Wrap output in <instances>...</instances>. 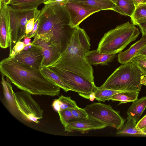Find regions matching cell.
Instances as JSON below:
<instances>
[{
  "label": "cell",
  "mask_w": 146,
  "mask_h": 146,
  "mask_svg": "<svg viewBox=\"0 0 146 146\" xmlns=\"http://www.w3.org/2000/svg\"><path fill=\"white\" fill-rule=\"evenodd\" d=\"M40 68L26 65L9 56L0 62L1 74L21 90L35 95L58 96L60 88L45 76Z\"/></svg>",
  "instance_id": "6da1fadb"
},
{
  "label": "cell",
  "mask_w": 146,
  "mask_h": 146,
  "mask_svg": "<svg viewBox=\"0 0 146 146\" xmlns=\"http://www.w3.org/2000/svg\"><path fill=\"white\" fill-rule=\"evenodd\" d=\"M37 17L39 21L34 37L41 36L48 39L62 54L70 42L74 29L69 25L64 3L45 5Z\"/></svg>",
  "instance_id": "7a4b0ae2"
},
{
  "label": "cell",
  "mask_w": 146,
  "mask_h": 146,
  "mask_svg": "<svg viewBox=\"0 0 146 146\" xmlns=\"http://www.w3.org/2000/svg\"><path fill=\"white\" fill-rule=\"evenodd\" d=\"M90 46V38L87 33L78 26L74 28L66 49L52 66L73 72L94 82L93 70L85 56Z\"/></svg>",
  "instance_id": "3957f363"
},
{
  "label": "cell",
  "mask_w": 146,
  "mask_h": 146,
  "mask_svg": "<svg viewBox=\"0 0 146 146\" xmlns=\"http://www.w3.org/2000/svg\"><path fill=\"white\" fill-rule=\"evenodd\" d=\"M139 34L138 29L127 22L105 33L100 41L97 50L102 53L116 54L135 41Z\"/></svg>",
  "instance_id": "277c9868"
},
{
  "label": "cell",
  "mask_w": 146,
  "mask_h": 146,
  "mask_svg": "<svg viewBox=\"0 0 146 146\" xmlns=\"http://www.w3.org/2000/svg\"><path fill=\"white\" fill-rule=\"evenodd\" d=\"M142 75L137 67L130 62L115 69L100 87L102 88L126 91L140 92Z\"/></svg>",
  "instance_id": "5b68a950"
},
{
  "label": "cell",
  "mask_w": 146,
  "mask_h": 146,
  "mask_svg": "<svg viewBox=\"0 0 146 146\" xmlns=\"http://www.w3.org/2000/svg\"><path fill=\"white\" fill-rule=\"evenodd\" d=\"M9 5L11 29L9 47L10 52L16 43L26 36L25 27L28 21L33 17L37 19L40 10L37 8L29 10H17Z\"/></svg>",
  "instance_id": "8992f818"
},
{
  "label": "cell",
  "mask_w": 146,
  "mask_h": 146,
  "mask_svg": "<svg viewBox=\"0 0 146 146\" xmlns=\"http://www.w3.org/2000/svg\"><path fill=\"white\" fill-rule=\"evenodd\" d=\"M88 116L102 122L107 126L118 130L124 125L125 120L119 112L113 109L110 105L94 102L86 106L84 108Z\"/></svg>",
  "instance_id": "52a82bcc"
},
{
  "label": "cell",
  "mask_w": 146,
  "mask_h": 146,
  "mask_svg": "<svg viewBox=\"0 0 146 146\" xmlns=\"http://www.w3.org/2000/svg\"><path fill=\"white\" fill-rule=\"evenodd\" d=\"M48 68L58 75L72 91L84 98L89 99L90 94L96 89L94 82L77 74L54 66Z\"/></svg>",
  "instance_id": "ba28073f"
},
{
  "label": "cell",
  "mask_w": 146,
  "mask_h": 146,
  "mask_svg": "<svg viewBox=\"0 0 146 146\" xmlns=\"http://www.w3.org/2000/svg\"><path fill=\"white\" fill-rule=\"evenodd\" d=\"M31 94L24 90L14 92L16 106L19 114L25 119L38 124L43 118V110L33 99Z\"/></svg>",
  "instance_id": "9c48e42d"
},
{
  "label": "cell",
  "mask_w": 146,
  "mask_h": 146,
  "mask_svg": "<svg viewBox=\"0 0 146 146\" xmlns=\"http://www.w3.org/2000/svg\"><path fill=\"white\" fill-rule=\"evenodd\" d=\"M69 18V25L72 28L78 26L85 19L92 14L101 11L80 3L67 1L64 3Z\"/></svg>",
  "instance_id": "30bf717a"
},
{
  "label": "cell",
  "mask_w": 146,
  "mask_h": 146,
  "mask_svg": "<svg viewBox=\"0 0 146 146\" xmlns=\"http://www.w3.org/2000/svg\"><path fill=\"white\" fill-rule=\"evenodd\" d=\"M34 37L30 45L37 46L42 48L43 58L41 67L48 68L53 65L60 58L62 54L61 50L44 37L37 36Z\"/></svg>",
  "instance_id": "8fae6325"
},
{
  "label": "cell",
  "mask_w": 146,
  "mask_h": 146,
  "mask_svg": "<svg viewBox=\"0 0 146 146\" xmlns=\"http://www.w3.org/2000/svg\"><path fill=\"white\" fill-rule=\"evenodd\" d=\"M12 58L26 65L40 68L43 55L40 47L31 45V48L27 50L23 49Z\"/></svg>",
  "instance_id": "7c38bea8"
},
{
  "label": "cell",
  "mask_w": 146,
  "mask_h": 146,
  "mask_svg": "<svg viewBox=\"0 0 146 146\" xmlns=\"http://www.w3.org/2000/svg\"><path fill=\"white\" fill-rule=\"evenodd\" d=\"M0 46L3 48L9 47L11 29L9 5H4L0 8Z\"/></svg>",
  "instance_id": "4fadbf2b"
},
{
  "label": "cell",
  "mask_w": 146,
  "mask_h": 146,
  "mask_svg": "<svg viewBox=\"0 0 146 146\" xmlns=\"http://www.w3.org/2000/svg\"><path fill=\"white\" fill-rule=\"evenodd\" d=\"M106 127L102 122L88 116L86 118L69 123L64 129L65 131L69 132L76 131L84 132L92 130L102 129Z\"/></svg>",
  "instance_id": "5bb4252c"
},
{
  "label": "cell",
  "mask_w": 146,
  "mask_h": 146,
  "mask_svg": "<svg viewBox=\"0 0 146 146\" xmlns=\"http://www.w3.org/2000/svg\"><path fill=\"white\" fill-rule=\"evenodd\" d=\"M1 74V84L3 86L5 105L9 112L17 117L19 114L16 106L14 92L13 90L11 81L7 77Z\"/></svg>",
  "instance_id": "9a60e30c"
},
{
  "label": "cell",
  "mask_w": 146,
  "mask_h": 146,
  "mask_svg": "<svg viewBox=\"0 0 146 146\" xmlns=\"http://www.w3.org/2000/svg\"><path fill=\"white\" fill-rule=\"evenodd\" d=\"M146 45V35L142 36L141 39L131 45L125 51L118 54V62L123 64L131 62L137 54L139 51Z\"/></svg>",
  "instance_id": "2e32d148"
},
{
  "label": "cell",
  "mask_w": 146,
  "mask_h": 146,
  "mask_svg": "<svg viewBox=\"0 0 146 146\" xmlns=\"http://www.w3.org/2000/svg\"><path fill=\"white\" fill-rule=\"evenodd\" d=\"M85 56L87 62L91 65L102 66L107 65L113 61L116 56V54L102 53L96 50L88 51Z\"/></svg>",
  "instance_id": "e0dca14e"
},
{
  "label": "cell",
  "mask_w": 146,
  "mask_h": 146,
  "mask_svg": "<svg viewBox=\"0 0 146 146\" xmlns=\"http://www.w3.org/2000/svg\"><path fill=\"white\" fill-rule=\"evenodd\" d=\"M127 120L120 129L118 130L116 134L126 136L146 137L142 130L137 129L136 126L137 121L133 118L128 116Z\"/></svg>",
  "instance_id": "ac0fdd59"
},
{
  "label": "cell",
  "mask_w": 146,
  "mask_h": 146,
  "mask_svg": "<svg viewBox=\"0 0 146 146\" xmlns=\"http://www.w3.org/2000/svg\"><path fill=\"white\" fill-rule=\"evenodd\" d=\"M67 1L80 3L91 7L98 8L101 10L114 11L115 4L111 0H68Z\"/></svg>",
  "instance_id": "d6986e66"
},
{
  "label": "cell",
  "mask_w": 146,
  "mask_h": 146,
  "mask_svg": "<svg viewBox=\"0 0 146 146\" xmlns=\"http://www.w3.org/2000/svg\"><path fill=\"white\" fill-rule=\"evenodd\" d=\"M128 109L127 114L137 121L146 108V96L137 99L133 101Z\"/></svg>",
  "instance_id": "ffe728a7"
},
{
  "label": "cell",
  "mask_w": 146,
  "mask_h": 146,
  "mask_svg": "<svg viewBox=\"0 0 146 146\" xmlns=\"http://www.w3.org/2000/svg\"><path fill=\"white\" fill-rule=\"evenodd\" d=\"M136 7L133 0H117L114 11L122 15L131 17Z\"/></svg>",
  "instance_id": "44dd1931"
},
{
  "label": "cell",
  "mask_w": 146,
  "mask_h": 146,
  "mask_svg": "<svg viewBox=\"0 0 146 146\" xmlns=\"http://www.w3.org/2000/svg\"><path fill=\"white\" fill-rule=\"evenodd\" d=\"M47 0H12L9 5L17 10H29L37 8Z\"/></svg>",
  "instance_id": "7402d4cb"
},
{
  "label": "cell",
  "mask_w": 146,
  "mask_h": 146,
  "mask_svg": "<svg viewBox=\"0 0 146 146\" xmlns=\"http://www.w3.org/2000/svg\"><path fill=\"white\" fill-rule=\"evenodd\" d=\"M54 110L57 112L65 109H73L78 107L76 102L71 99L70 97L61 95L55 99L52 105Z\"/></svg>",
  "instance_id": "603a6c76"
},
{
  "label": "cell",
  "mask_w": 146,
  "mask_h": 146,
  "mask_svg": "<svg viewBox=\"0 0 146 146\" xmlns=\"http://www.w3.org/2000/svg\"><path fill=\"white\" fill-rule=\"evenodd\" d=\"M40 69L42 73L45 76L52 81L65 92L72 91L61 78L55 72L47 67H41Z\"/></svg>",
  "instance_id": "cb8c5ba5"
},
{
  "label": "cell",
  "mask_w": 146,
  "mask_h": 146,
  "mask_svg": "<svg viewBox=\"0 0 146 146\" xmlns=\"http://www.w3.org/2000/svg\"><path fill=\"white\" fill-rule=\"evenodd\" d=\"M139 93V91L123 92L113 95L110 100L112 101H119L118 105L133 102L138 99Z\"/></svg>",
  "instance_id": "d4e9b609"
},
{
  "label": "cell",
  "mask_w": 146,
  "mask_h": 146,
  "mask_svg": "<svg viewBox=\"0 0 146 146\" xmlns=\"http://www.w3.org/2000/svg\"><path fill=\"white\" fill-rule=\"evenodd\" d=\"M131 21L134 25L146 22V3L137 5L133 15Z\"/></svg>",
  "instance_id": "484cf974"
},
{
  "label": "cell",
  "mask_w": 146,
  "mask_h": 146,
  "mask_svg": "<svg viewBox=\"0 0 146 146\" xmlns=\"http://www.w3.org/2000/svg\"><path fill=\"white\" fill-rule=\"evenodd\" d=\"M126 91L102 88L96 87L94 92L96 96V100L98 101L104 102L109 101L113 95L120 92Z\"/></svg>",
  "instance_id": "4316f807"
},
{
  "label": "cell",
  "mask_w": 146,
  "mask_h": 146,
  "mask_svg": "<svg viewBox=\"0 0 146 146\" xmlns=\"http://www.w3.org/2000/svg\"><path fill=\"white\" fill-rule=\"evenodd\" d=\"M60 121L65 127L69 123L76 121L72 112L69 109H65L58 112Z\"/></svg>",
  "instance_id": "83f0119b"
},
{
  "label": "cell",
  "mask_w": 146,
  "mask_h": 146,
  "mask_svg": "<svg viewBox=\"0 0 146 146\" xmlns=\"http://www.w3.org/2000/svg\"><path fill=\"white\" fill-rule=\"evenodd\" d=\"M137 67L142 75L146 76V58L137 55L131 60Z\"/></svg>",
  "instance_id": "f1b7e54d"
},
{
  "label": "cell",
  "mask_w": 146,
  "mask_h": 146,
  "mask_svg": "<svg viewBox=\"0 0 146 146\" xmlns=\"http://www.w3.org/2000/svg\"><path fill=\"white\" fill-rule=\"evenodd\" d=\"M69 109L76 121L86 118L89 116L84 108L78 107L75 109Z\"/></svg>",
  "instance_id": "f546056e"
},
{
  "label": "cell",
  "mask_w": 146,
  "mask_h": 146,
  "mask_svg": "<svg viewBox=\"0 0 146 146\" xmlns=\"http://www.w3.org/2000/svg\"><path fill=\"white\" fill-rule=\"evenodd\" d=\"M27 46L23 42L21 41L17 42L13 47L12 50L9 53V57H13L15 55L23 50L24 48Z\"/></svg>",
  "instance_id": "4dcf8cb0"
},
{
  "label": "cell",
  "mask_w": 146,
  "mask_h": 146,
  "mask_svg": "<svg viewBox=\"0 0 146 146\" xmlns=\"http://www.w3.org/2000/svg\"><path fill=\"white\" fill-rule=\"evenodd\" d=\"M36 19L35 18L33 17L28 21L25 27L26 36L33 30L34 27L35 22Z\"/></svg>",
  "instance_id": "1f68e13d"
},
{
  "label": "cell",
  "mask_w": 146,
  "mask_h": 146,
  "mask_svg": "<svg viewBox=\"0 0 146 146\" xmlns=\"http://www.w3.org/2000/svg\"><path fill=\"white\" fill-rule=\"evenodd\" d=\"M136 127L141 130L146 129V115L137 122Z\"/></svg>",
  "instance_id": "d6a6232c"
},
{
  "label": "cell",
  "mask_w": 146,
  "mask_h": 146,
  "mask_svg": "<svg viewBox=\"0 0 146 146\" xmlns=\"http://www.w3.org/2000/svg\"><path fill=\"white\" fill-rule=\"evenodd\" d=\"M39 21V19L37 17L35 21L34 27L33 30L31 33L28 34L26 36H27L30 38L32 37H34L38 28Z\"/></svg>",
  "instance_id": "836d02e7"
},
{
  "label": "cell",
  "mask_w": 146,
  "mask_h": 146,
  "mask_svg": "<svg viewBox=\"0 0 146 146\" xmlns=\"http://www.w3.org/2000/svg\"><path fill=\"white\" fill-rule=\"evenodd\" d=\"M139 27L142 34V36L146 35V22L137 25Z\"/></svg>",
  "instance_id": "e575fe53"
},
{
  "label": "cell",
  "mask_w": 146,
  "mask_h": 146,
  "mask_svg": "<svg viewBox=\"0 0 146 146\" xmlns=\"http://www.w3.org/2000/svg\"><path fill=\"white\" fill-rule=\"evenodd\" d=\"M137 55H140L143 57L146 56V45L141 49L138 52Z\"/></svg>",
  "instance_id": "d590c367"
},
{
  "label": "cell",
  "mask_w": 146,
  "mask_h": 146,
  "mask_svg": "<svg viewBox=\"0 0 146 146\" xmlns=\"http://www.w3.org/2000/svg\"><path fill=\"white\" fill-rule=\"evenodd\" d=\"M23 42L27 46H29L31 43V39L30 38L27 36L23 38Z\"/></svg>",
  "instance_id": "8d00e7d4"
},
{
  "label": "cell",
  "mask_w": 146,
  "mask_h": 146,
  "mask_svg": "<svg viewBox=\"0 0 146 146\" xmlns=\"http://www.w3.org/2000/svg\"><path fill=\"white\" fill-rule=\"evenodd\" d=\"M140 83L141 85L146 86V76L142 75L141 77Z\"/></svg>",
  "instance_id": "74e56055"
},
{
  "label": "cell",
  "mask_w": 146,
  "mask_h": 146,
  "mask_svg": "<svg viewBox=\"0 0 146 146\" xmlns=\"http://www.w3.org/2000/svg\"><path fill=\"white\" fill-rule=\"evenodd\" d=\"M136 6L142 3H146V0H133Z\"/></svg>",
  "instance_id": "f35d334b"
},
{
  "label": "cell",
  "mask_w": 146,
  "mask_h": 146,
  "mask_svg": "<svg viewBox=\"0 0 146 146\" xmlns=\"http://www.w3.org/2000/svg\"><path fill=\"white\" fill-rule=\"evenodd\" d=\"M96 98V96L94 92H92L90 95L89 99L90 101H93Z\"/></svg>",
  "instance_id": "ab89813d"
},
{
  "label": "cell",
  "mask_w": 146,
  "mask_h": 146,
  "mask_svg": "<svg viewBox=\"0 0 146 146\" xmlns=\"http://www.w3.org/2000/svg\"><path fill=\"white\" fill-rule=\"evenodd\" d=\"M12 0H4V5H9Z\"/></svg>",
  "instance_id": "60d3db41"
},
{
  "label": "cell",
  "mask_w": 146,
  "mask_h": 146,
  "mask_svg": "<svg viewBox=\"0 0 146 146\" xmlns=\"http://www.w3.org/2000/svg\"><path fill=\"white\" fill-rule=\"evenodd\" d=\"M68 0H59V1L62 3H65ZM115 4V3L117 0H111Z\"/></svg>",
  "instance_id": "b9f144b4"
},
{
  "label": "cell",
  "mask_w": 146,
  "mask_h": 146,
  "mask_svg": "<svg viewBox=\"0 0 146 146\" xmlns=\"http://www.w3.org/2000/svg\"><path fill=\"white\" fill-rule=\"evenodd\" d=\"M0 8L4 5V0H0Z\"/></svg>",
  "instance_id": "7bdbcfd3"
},
{
  "label": "cell",
  "mask_w": 146,
  "mask_h": 146,
  "mask_svg": "<svg viewBox=\"0 0 146 146\" xmlns=\"http://www.w3.org/2000/svg\"><path fill=\"white\" fill-rule=\"evenodd\" d=\"M144 134L146 135V129L142 130Z\"/></svg>",
  "instance_id": "ee69618b"
}]
</instances>
